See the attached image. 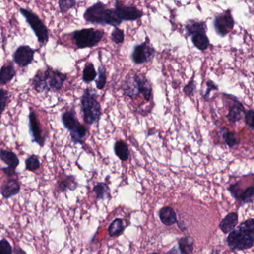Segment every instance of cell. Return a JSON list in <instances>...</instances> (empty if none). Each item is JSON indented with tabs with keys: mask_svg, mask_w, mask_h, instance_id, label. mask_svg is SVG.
<instances>
[{
	"mask_svg": "<svg viewBox=\"0 0 254 254\" xmlns=\"http://www.w3.org/2000/svg\"><path fill=\"white\" fill-rule=\"evenodd\" d=\"M123 5V2L117 1L114 8H108L103 2H98L87 8L83 17L87 23L92 24L118 27L126 21Z\"/></svg>",
	"mask_w": 254,
	"mask_h": 254,
	"instance_id": "obj_1",
	"label": "cell"
},
{
	"mask_svg": "<svg viewBox=\"0 0 254 254\" xmlns=\"http://www.w3.org/2000/svg\"><path fill=\"white\" fill-rule=\"evenodd\" d=\"M76 5L75 0H60L59 2V8L62 14L67 12Z\"/></svg>",
	"mask_w": 254,
	"mask_h": 254,
	"instance_id": "obj_35",
	"label": "cell"
},
{
	"mask_svg": "<svg viewBox=\"0 0 254 254\" xmlns=\"http://www.w3.org/2000/svg\"><path fill=\"white\" fill-rule=\"evenodd\" d=\"M227 245L232 251H244L254 246V219L249 218L229 233Z\"/></svg>",
	"mask_w": 254,
	"mask_h": 254,
	"instance_id": "obj_3",
	"label": "cell"
},
{
	"mask_svg": "<svg viewBox=\"0 0 254 254\" xmlns=\"http://www.w3.org/2000/svg\"><path fill=\"white\" fill-rule=\"evenodd\" d=\"M67 75L47 66L45 70L38 71L32 80V85L38 93L59 92L62 90Z\"/></svg>",
	"mask_w": 254,
	"mask_h": 254,
	"instance_id": "obj_2",
	"label": "cell"
},
{
	"mask_svg": "<svg viewBox=\"0 0 254 254\" xmlns=\"http://www.w3.org/2000/svg\"><path fill=\"white\" fill-rule=\"evenodd\" d=\"M103 29H82L71 33L74 44L78 49L92 48L96 47L105 36Z\"/></svg>",
	"mask_w": 254,
	"mask_h": 254,
	"instance_id": "obj_6",
	"label": "cell"
},
{
	"mask_svg": "<svg viewBox=\"0 0 254 254\" xmlns=\"http://www.w3.org/2000/svg\"><path fill=\"white\" fill-rule=\"evenodd\" d=\"M93 191L96 193V199L97 200H102L107 197H110L109 187L105 183H99L93 187Z\"/></svg>",
	"mask_w": 254,
	"mask_h": 254,
	"instance_id": "obj_28",
	"label": "cell"
},
{
	"mask_svg": "<svg viewBox=\"0 0 254 254\" xmlns=\"http://www.w3.org/2000/svg\"><path fill=\"white\" fill-rule=\"evenodd\" d=\"M240 186L241 182H237L236 184H233V185L230 186V187H229V191L231 193L232 196L236 200H239L242 191H244V190H242V189H241Z\"/></svg>",
	"mask_w": 254,
	"mask_h": 254,
	"instance_id": "obj_38",
	"label": "cell"
},
{
	"mask_svg": "<svg viewBox=\"0 0 254 254\" xmlns=\"http://www.w3.org/2000/svg\"><path fill=\"white\" fill-rule=\"evenodd\" d=\"M94 89L87 87L81 96V111L85 124L93 126L99 123L102 115V106Z\"/></svg>",
	"mask_w": 254,
	"mask_h": 254,
	"instance_id": "obj_4",
	"label": "cell"
},
{
	"mask_svg": "<svg viewBox=\"0 0 254 254\" xmlns=\"http://www.w3.org/2000/svg\"><path fill=\"white\" fill-rule=\"evenodd\" d=\"M20 183L17 178H10L0 187V193L4 198L9 199L17 195L20 191Z\"/></svg>",
	"mask_w": 254,
	"mask_h": 254,
	"instance_id": "obj_14",
	"label": "cell"
},
{
	"mask_svg": "<svg viewBox=\"0 0 254 254\" xmlns=\"http://www.w3.org/2000/svg\"><path fill=\"white\" fill-rule=\"evenodd\" d=\"M229 99H230V106H229V112L226 117L230 123L233 124H236L238 122L240 121L243 117V114H245V110L243 104L238 100L236 96L233 95L225 94Z\"/></svg>",
	"mask_w": 254,
	"mask_h": 254,
	"instance_id": "obj_13",
	"label": "cell"
},
{
	"mask_svg": "<svg viewBox=\"0 0 254 254\" xmlns=\"http://www.w3.org/2000/svg\"><path fill=\"white\" fill-rule=\"evenodd\" d=\"M158 254V253H151V254Z\"/></svg>",
	"mask_w": 254,
	"mask_h": 254,
	"instance_id": "obj_44",
	"label": "cell"
},
{
	"mask_svg": "<svg viewBox=\"0 0 254 254\" xmlns=\"http://www.w3.org/2000/svg\"><path fill=\"white\" fill-rule=\"evenodd\" d=\"M15 68L12 65L2 66L0 69V85H6L15 77Z\"/></svg>",
	"mask_w": 254,
	"mask_h": 254,
	"instance_id": "obj_24",
	"label": "cell"
},
{
	"mask_svg": "<svg viewBox=\"0 0 254 254\" xmlns=\"http://www.w3.org/2000/svg\"><path fill=\"white\" fill-rule=\"evenodd\" d=\"M164 254H182L180 251L178 246H174L172 249L169 250L168 252L165 253Z\"/></svg>",
	"mask_w": 254,
	"mask_h": 254,
	"instance_id": "obj_41",
	"label": "cell"
},
{
	"mask_svg": "<svg viewBox=\"0 0 254 254\" xmlns=\"http://www.w3.org/2000/svg\"><path fill=\"white\" fill-rule=\"evenodd\" d=\"M123 96L135 99L140 95L139 92V72H130L126 76L121 85Z\"/></svg>",
	"mask_w": 254,
	"mask_h": 254,
	"instance_id": "obj_10",
	"label": "cell"
},
{
	"mask_svg": "<svg viewBox=\"0 0 254 254\" xmlns=\"http://www.w3.org/2000/svg\"><path fill=\"white\" fill-rule=\"evenodd\" d=\"M29 133L32 137V142L38 144L40 147H44L45 145L46 137L38 117L32 109L30 110L29 116Z\"/></svg>",
	"mask_w": 254,
	"mask_h": 254,
	"instance_id": "obj_11",
	"label": "cell"
},
{
	"mask_svg": "<svg viewBox=\"0 0 254 254\" xmlns=\"http://www.w3.org/2000/svg\"><path fill=\"white\" fill-rule=\"evenodd\" d=\"M20 12L25 17L28 24L32 28V31L36 35L40 46L42 47L47 45L50 40V36H49L48 29L44 22L36 14L30 10L20 8Z\"/></svg>",
	"mask_w": 254,
	"mask_h": 254,
	"instance_id": "obj_7",
	"label": "cell"
},
{
	"mask_svg": "<svg viewBox=\"0 0 254 254\" xmlns=\"http://www.w3.org/2000/svg\"><path fill=\"white\" fill-rule=\"evenodd\" d=\"M35 50L29 46H20L13 55V61L20 67H27L33 62Z\"/></svg>",
	"mask_w": 254,
	"mask_h": 254,
	"instance_id": "obj_12",
	"label": "cell"
},
{
	"mask_svg": "<svg viewBox=\"0 0 254 254\" xmlns=\"http://www.w3.org/2000/svg\"><path fill=\"white\" fill-rule=\"evenodd\" d=\"M125 227L121 218L114 220L108 227V233L111 236H119L124 231Z\"/></svg>",
	"mask_w": 254,
	"mask_h": 254,
	"instance_id": "obj_27",
	"label": "cell"
},
{
	"mask_svg": "<svg viewBox=\"0 0 254 254\" xmlns=\"http://www.w3.org/2000/svg\"><path fill=\"white\" fill-rule=\"evenodd\" d=\"M213 26L217 35L221 38L227 36L235 26V20L232 15L231 10H227L215 16Z\"/></svg>",
	"mask_w": 254,
	"mask_h": 254,
	"instance_id": "obj_9",
	"label": "cell"
},
{
	"mask_svg": "<svg viewBox=\"0 0 254 254\" xmlns=\"http://www.w3.org/2000/svg\"><path fill=\"white\" fill-rule=\"evenodd\" d=\"M159 218L163 224L166 226H171L177 222V215L172 208L169 206L162 208L159 211Z\"/></svg>",
	"mask_w": 254,
	"mask_h": 254,
	"instance_id": "obj_18",
	"label": "cell"
},
{
	"mask_svg": "<svg viewBox=\"0 0 254 254\" xmlns=\"http://www.w3.org/2000/svg\"><path fill=\"white\" fill-rule=\"evenodd\" d=\"M219 129L221 130V134H222L224 142L229 148H233V147L237 146L239 145L240 139L236 132L230 131L226 127H220Z\"/></svg>",
	"mask_w": 254,
	"mask_h": 254,
	"instance_id": "obj_22",
	"label": "cell"
},
{
	"mask_svg": "<svg viewBox=\"0 0 254 254\" xmlns=\"http://www.w3.org/2000/svg\"><path fill=\"white\" fill-rule=\"evenodd\" d=\"M62 122L65 128L70 133L72 142L75 144L83 145L84 138L87 136V129L78 121L75 109L72 108L64 112L62 116Z\"/></svg>",
	"mask_w": 254,
	"mask_h": 254,
	"instance_id": "obj_5",
	"label": "cell"
},
{
	"mask_svg": "<svg viewBox=\"0 0 254 254\" xmlns=\"http://www.w3.org/2000/svg\"><path fill=\"white\" fill-rule=\"evenodd\" d=\"M194 75H195V74H193L192 78L187 83V84L184 86V89H183L184 94L189 96V97H191L197 90V84H196L194 79Z\"/></svg>",
	"mask_w": 254,
	"mask_h": 254,
	"instance_id": "obj_31",
	"label": "cell"
},
{
	"mask_svg": "<svg viewBox=\"0 0 254 254\" xmlns=\"http://www.w3.org/2000/svg\"><path fill=\"white\" fill-rule=\"evenodd\" d=\"M14 254H28L24 250L22 249L21 248H17L14 250Z\"/></svg>",
	"mask_w": 254,
	"mask_h": 254,
	"instance_id": "obj_42",
	"label": "cell"
},
{
	"mask_svg": "<svg viewBox=\"0 0 254 254\" xmlns=\"http://www.w3.org/2000/svg\"><path fill=\"white\" fill-rule=\"evenodd\" d=\"M0 160L8 165V167L16 169L20 164V160L15 153L8 150L0 151Z\"/></svg>",
	"mask_w": 254,
	"mask_h": 254,
	"instance_id": "obj_19",
	"label": "cell"
},
{
	"mask_svg": "<svg viewBox=\"0 0 254 254\" xmlns=\"http://www.w3.org/2000/svg\"><path fill=\"white\" fill-rule=\"evenodd\" d=\"M139 91L140 95L147 102H150L153 97V88L150 80L145 74L139 72Z\"/></svg>",
	"mask_w": 254,
	"mask_h": 254,
	"instance_id": "obj_15",
	"label": "cell"
},
{
	"mask_svg": "<svg viewBox=\"0 0 254 254\" xmlns=\"http://www.w3.org/2000/svg\"><path fill=\"white\" fill-rule=\"evenodd\" d=\"M0 254H13V248L7 239L0 240Z\"/></svg>",
	"mask_w": 254,
	"mask_h": 254,
	"instance_id": "obj_36",
	"label": "cell"
},
{
	"mask_svg": "<svg viewBox=\"0 0 254 254\" xmlns=\"http://www.w3.org/2000/svg\"><path fill=\"white\" fill-rule=\"evenodd\" d=\"M97 77V72L95 69L94 64L93 63L86 64L83 70L82 80L86 84H90L93 81H96Z\"/></svg>",
	"mask_w": 254,
	"mask_h": 254,
	"instance_id": "obj_26",
	"label": "cell"
},
{
	"mask_svg": "<svg viewBox=\"0 0 254 254\" xmlns=\"http://www.w3.org/2000/svg\"><path fill=\"white\" fill-rule=\"evenodd\" d=\"M210 254H221L218 249H213Z\"/></svg>",
	"mask_w": 254,
	"mask_h": 254,
	"instance_id": "obj_43",
	"label": "cell"
},
{
	"mask_svg": "<svg viewBox=\"0 0 254 254\" xmlns=\"http://www.w3.org/2000/svg\"><path fill=\"white\" fill-rule=\"evenodd\" d=\"M218 90V87L215 84V82L212 81V80H208V81H206V90L204 94H203V99L206 101H209L211 91Z\"/></svg>",
	"mask_w": 254,
	"mask_h": 254,
	"instance_id": "obj_39",
	"label": "cell"
},
{
	"mask_svg": "<svg viewBox=\"0 0 254 254\" xmlns=\"http://www.w3.org/2000/svg\"><path fill=\"white\" fill-rule=\"evenodd\" d=\"M77 187L78 183L73 175H66L64 178L58 182V188L61 192H66L67 190L74 191Z\"/></svg>",
	"mask_w": 254,
	"mask_h": 254,
	"instance_id": "obj_21",
	"label": "cell"
},
{
	"mask_svg": "<svg viewBox=\"0 0 254 254\" xmlns=\"http://www.w3.org/2000/svg\"><path fill=\"white\" fill-rule=\"evenodd\" d=\"M8 100H9V93L4 89H0V116L2 115V113L6 108L8 105Z\"/></svg>",
	"mask_w": 254,
	"mask_h": 254,
	"instance_id": "obj_33",
	"label": "cell"
},
{
	"mask_svg": "<svg viewBox=\"0 0 254 254\" xmlns=\"http://www.w3.org/2000/svg\"><path fill=\"white\" fill-rule=\"evenodd\" d=\"M239 218L236 212L229 213L219 224V228L224 233H229L233 231L237 225Z\"/></svg>",
	"mask_w": 254,
	"mask_h": 254,
	"instance_id": "obj_17",
	"label": "cell"
},
{
	"mask_svg": "<svg viewBox=\"0 0 254 254\" xmlns=\"http://www.w3.org/2000/svg\"><path fill=\"white\" fill-rule=\"evenodd\" d=\"M254 111L253 109L246 110L245 112V123L246 126L251 129V130H254Z\"/></svg>",
	"mask_w": 254,
	"mask_h": 254,
	"instance_id": "obj_37",
	"label": "cell"
},
{
	"mask_svg": "<svg viewBox=\"0 0 254 254\" xmlns=\"http://www.w3.org/2000/svg\"><path fill=\"white\" fill-rule=\"evenodd\" d=\"M194 241L190 236H184L178 242V248L182 254H191L194 250Z\"/></svg>",
	"mask_w": 254,
	"mask_h": 254,
	"instance_id": "obj_25",
	"label": "cell"
},
{
	"mask_svg": "<svg viewBox=\"0 0 254 254\" xmlns=\"http://www.w3.org/2000/svg\"><path fill=\"white\" fill-rule=\"evenodd\" d=\"M1 170H2V172L5 174V175L8 177V178H13V176L17 175V172H16V169L8 167H8L2 168Z\"/></svg>",
	"mask_w": 254,
	"mask_h": 254,
	"instance_id": "obj_40",
	"label": "cell"
},
{
	"mask_svg": "<svg viewBox=\"0 0 254 254\" xmlns=\"http://www.w3.org/2000/svg\"><path fill=\"white\" fill-rule=\"evenodd\" d=\"M111 41L116 44H120L125 41V32L119 27H114L111 32Z\"/></svg>",
	"mask_w": 254,
	"mask_h": 254,
	"instance_id": "obj_32",
	"label": "cell"
},
{
	"mask_svg": "<svg viewBox=\"0 0 254 254\" xmlns=\"http://www.w3.org/2000/svg\"><path fill=\"white\" fill-rule=\"evenodd\" d=\"M253 198H254V187L251 186L242 191L239 200L243 203H252Z\"/></svg>",
	"mask_w": 254,
	"mask_h": 254,
	"instance_id": "obj_34",
	"label": "cell"
},
{
	"mask_svg": "<svg viewBox=\"0 0 254 254\" xmlns=\"http://www.w3.org/2000/svg\"><path fill=\"white\" fill-rule=\"evenodd\" d=\"M25 163H26V170L30 171V172H35V171L38 170L41 167V165L39 158L35 154H32V155L29 156L26 159Z\"/></svg>",
	"mask_w": 254,
	"mask_h": 254,
	"instance_id": "obj_30",
	"label": "cell"
},
{
	"mask_svg": "<svg viewBox=\"0 0 254 254\" xmlns=\"http://www.w3.org/2000/svg\"><path fill=\"white\" fill-rule=\"evenodd\" d=\"M98 72V78L96 80V88L103 90L107 84V72L106 68L102 64L99 66Z\"/></svg>",
	"mask_w": 254,
	"mask_h": 254,
	"instance_id": "obj_29",
	"label": "cell"
},
{
	"mask_svg": "<svg viewBox=\"0 0 254 254\" xmlns=\"http://www.w3.org/2000/svg\"><path fill=\"white\" fill-rule=\"evenodd\" d=\"M155 49L151 47L149 38L146 37L143 43L133 47V51L130 55V59L134 64H143L151 62L155 57Z\"/></svg>",
	"mask_w": 254,
	"mask_h": 254,
	"instance_id": "obj_8",
	"label": "cell"
},
{
	"mask_svg": "<svg viewBox=\"0 0 254 254\" xmlns=\"http://www.w3.org/2000/svg\"><path fill=\"white\" fill-rule=\"evenodd\" d=\"M114 151L116 156L122 161H126L130 156L128 145L123 140H118L115 142Z\"/></svg>",
	"mask_w": 254,
	"mask_h": 254,
	"instance_id": "obj_23",
	"label": "cell"
},
{
	"mask_svg": "<svg viewBox=\"0 0 254 254\" xmlns=\"http://www.w3.org/2000/svg\"><path fill=\"white\" fill-rule=\"evenodd\" d=\"M193 45L200 51H205L210 45V41L206 32H198L191 36Z\"/></svg>",
	"mask_w": 254,
	"mask_h": 254,
	"instance_id": "obj_16",
	"label": "cell"
},
{
	"mask_svg": "<svg viewBox=\"0 0 254 254\" xmlns=\"http://www.w3.org/2000/svg\"><path fill=\"white\" fill-rule=\"evenodd\" d=\"M185 31L187 36H191L193 34L198 32H207V26L203 21L189 20L185 24Z\"/></svg>",
	"mask_w": 254,
	"mask_h": 254,
	"instance_id": "obj_20",
	"label": "cell"
}]
</instances>
